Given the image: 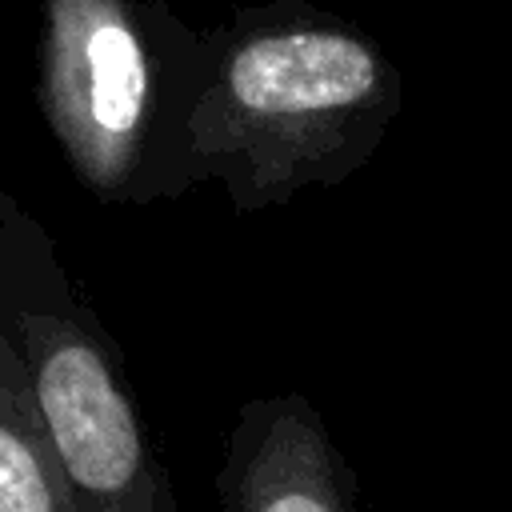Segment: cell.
I'll list each match as a JSON object with an SVG mask.
<instances>
[{
    "label": "cell",
    "instance_id": "obj_3",
    "mask_svg": "<svg viewBox=\"0 0 512 512\" xmlns=\"http://www.w3.org/2000/svg\"><path fill=\"white\" fill-rule=\"evenodd\" d=\"M0 332L20 352L76 512H180L124 352L76 296L48 228L0 192Z\"/></svg>",
    "mask_w": 512,
    "mask_h": 512
},
{
    "label": "cell",
    "instance_id": "obj_2",
    "mask_svg": "<svg viewBox=\"0 0 512 512\" xmlns=\"http://www.w3.org/2000/svg\"><path fill=\"white\" fill-rule=\"evenodd\" d=\"M140 0H40L36 104L72 176L104 204L180 196L204 68Z\"/></svg>",
    "mask_w": 512,
    "mask_h": 512
},
{
    "label": "cell",
    "instance_id": "obj_5",
    "mask_svg": "<svg viewBox=\"0 0 512 512\" xmlns=\"http://www.w3.org/2000/svg\"><path fill=\"white\" fill-rule=\"evenodd\" d=\"M0 512H76L32 376L0 332Z\"/></svg>",
    "mask_w": 512,
    "mask_h": 512
},
{
    "label": "cell",
    "instance_id": "obj_1",
    "mask_svg": "<svg viewBox=\"0 0 512 512\" xmlns=\"http://www.w3.org/2000/svg\"><path fill=\"white\" fill-rule=\"evenodd\" d=\"M396 84L380 56L328 28L260 32L204 68L188 116V180H220L240 212L352 176L384 140Z\"/></svg>",
    "mask_w": 512,
    "mask_h": 512
},
{
    "label": "cell",
    "instance_id": "obj_4",
    "mask_svg": "<svg viewBox=\"0 0 512 512\" xmlns=\"http://www.w3.org/2000/svg\"><path fill=\"white\" fill-rule=\"evenodd\" d=\"M220 512H364L360 480L300 392L240 404L216 472Z\"/></svg>",
    "mask_w": 512,
    "mask_h": 512
}]
</instances>
